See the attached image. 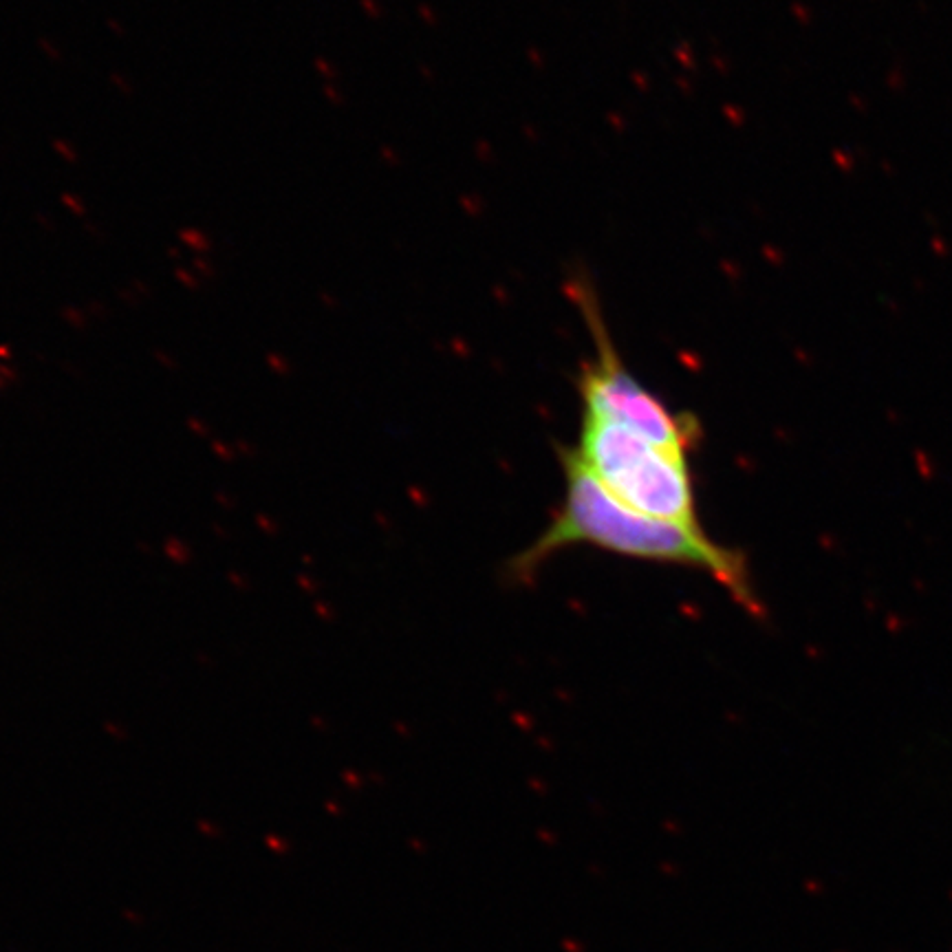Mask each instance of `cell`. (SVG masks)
Instances as JSON below:
<instances>
[{"label": "cell", "instance_id": "obj_1", "mask_svg": "<svg viewBox=\"0 0 952 952\" xmlns=\"http://www.w3.org/2000/svg\"><path fill=\"white\" fill-rule=\"evenodd\" d=\"M558 461L564 476L562 503L545 531L514 558L516 580H529L558 551L586 545L624 558L703 571L752 617L765 615L743 551L719 545L706 531L628 510L582 465L571 446H558Z\"/></svg>", "mask_w": 952, "mask_h": 952}, {"label": "cell", "instance_id": "obj_2", "mask_svg": "<svg viewBox=\"0 0 952 952\" xmlns=\"http://www.w3.org/2000/svg\"><path fill=\"white\" fill-rule=\"evenodd\" d=\"M571 450L628 510L703 531L690 456L675 454L620 423L584 412L578 443Z\"/></svg>", "mask_w": 952, "mask_h": 952}, {"label": "cell", "instance_id": "obj_3", "mask_svg": "<svg viewBox=\"0 0 952 952\" xmlns=\"http://www.w3.org/2000/svg\"><path fill=\"white\" fill-rule=\"evenodd\" d=\"M569 282L593 342V357L582 364L578 377L582 412L620 423L666 450L690 456L701 441L699 421L690 412L670 410L633 375L611 338L591 280L578 274Z\"/></svg>", "mask_w": 952, "mask_h": 952}]
</instances>
